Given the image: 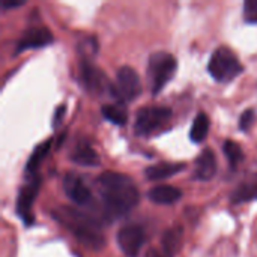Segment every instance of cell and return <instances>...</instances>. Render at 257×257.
<instances>
[{
    "mask_svg": "<svg viewBox=\"0 0 257 257\" xmlns=\"http://www.w3.org/2000/svg\"><path fill=\"white\" fill-rule=\"evenodd\" d=\"M172 110L167 107H142L136 114L134 131L137 136H149L169 123Z\"/></svg>",
    "mask_w": 257,
    "mask_h": 257,
    "instance_id": "8992f818",
    "label": "cell"
},
{
    "mask_svg": "<svg viewBox=\"0 0 257 257\" xmlns=\"http://www.w3.org/2000/svg\"><path fill=\"white\" fill-rule=\"evenodd\" d=\"M54 220L63 224L81 244L92 250H101L105 244L101 224L93 217L72 206H60L51 212Z\"/></svg>",
    "mask_w": 257,
    "mask_h": 257,
    "instance_id": "7a4b0ae2",
    "label": "cell"
},
{
    "mask_svg": "<svg viewBox=\"0 0 257 257\" xmlns=\"http://www.w3.org/2000/svg\"><path fill=\"white\" fill-rule=\"evenodd\" d=\"M257 200V173L248 175L232 193L230 202L238 205V203H245Z\"/></svg>",
    "mask_w": 257,
    "mask_h": 257,
    "instance_id": "4fadbf2b",
    "label": "cell"
},
{
    "mask_svg": "<svg viewBox=\"0 0 257 257\" xmlns=\"http://www.w3.org/2000/svg\"><path fill=\"white\" fill-rule=\"evenodd\" d=\"M148 257H166L163 253H158V251H155V250H151L149 253H148Z\"/></svg>",
    "mask_w": 257,
    "mask_h": 257,
    "instance_id": "484cf974",
    "label": "cell"
},
{
    "mask_svg": "<svg viewBox=\"0 0 257 257\" xmlns=\"http://www.w3.org/2000/svg\"><path fill=\"white\" fill-rule=\"evenodd\" d=\"M80 78L83 86L95 95H102V93H110L111 95V87L113 84L104 74V71L98 66H95L90 59H81L80 60Z\"/></svg>",
    "mask_w": 257,
    "mask_h": 257,
    "instance_id": "52a82bcc",
    "label": "cell"
},
{
    "mask_svg": "<svg viewBox=\"0 0 257 257\" xmlns=\"http://www.w3.org/2000/svg\"><path fill=\"white\" fill-rule=\"evenodd\" d=\"M209 117L206 113L200 111L196 117H194V122H193V126H191V131H190V139L194 142V143H202L206 137H208V133H209Z\"/></svg>",
    "mask_w": 257,
    "mask_h": 257,
    "instance_id": "d6986e66",
    "label": "cell"
},
{
    "mask_svg": "<svg viewBox=\"0 0 257 257\" xmlns=\"http://www.w3.org/2000/svg\"><path fill=\"white\" fill-rule=\"evenodd\" d=\"M242 65L238 56L229 47L217 48L208 63V72L220 83H229L242 72Z\"/></svg>",
    "mask_w": 257,
    "mask_h": 257,
    "instance_id": "277c9868",
    "label": "cell"
},
{
    "mask_svg": "<svg viewBox=\"0 0 257 257\" xmlns=\"http://www.w3.org/2000/svg\"><path fill=\"white\" fill-rule=\"evenodd\" d=\"M51 143H53V140L48 139V140H44L42 143H39L33 149V152L30 154V157H29V160L26 163V167H24L27 176H33V175L38 173V169H39L41 163L44 161V158L48 155V152L51 149Z\"/></svg>",
    "mask_w": 257,
    "mask_h": 257,
    "instance_id": "ac0fdd59",
    "label": "cell"
},
{
    "mask_svg": "<svg viewBox=\"0 0 257 257\" xmlns=\"http://www.w3.org/2000/svg\"><path fill=\"white\" fill-rule=\"evenodd\" d=\"M69 160L78 166L84 167H96L99 166V155L87 142H80L75 145L74 151L71 152Z\"/></svg>",
    "mask_w": 257,
    "mask_h": 257,
    "instance_id": "9a60e30c",
    "label": "cell"
},
{
    "mask_svg": "<svg viewBox=\"0 0 257 257\" xmlns=\"http://www.w3.org/2000/svg\"><path fill=\"white\" fill-rule=\"evenodd\" d=\"M27 182L20 188L18 197H17V214L21 217V220L26 224H30L32 220V205L38 196L39 187H41V176L36 173L33 176H27Z\"/></svg>",
    "mask_w": 257,
    "mask_h": 257,
    "instance_id": "ba28073f",
    "label": "cell"
},
{
    "mask_svg": "<svg viewBox=\"0 0 257 257\" xmlns=\"http://www.w3.org/2000/svg\"><path fill=\"white\" fill-rule=\"evenodd\" d=\"M187 167L185 163H170V161H163L158 164H154L145 170V176L149 181H163L167 178L175 176L176 173L182 172Z\"/></svg>",
    "mask_w": 257,
    "mask_h": 257,
    "instance_id": "5bb4252c",
    "label": "cell"
},
{
    "mask_svg": "<svg viewBox=\"0 0 257 257\" xmlns=\"http://www.w3.org/2000/svg\"><path fill=\"white\" fill-rule=\"evenodd\" d=\"M217 173V160L212 149L205 148L194 164V179L197 181H211Z\"/></svg>",
    "mask_w": 257,
    "mask_h": 257,
    "instance_id": "7c38bea8",
    "label": "cell"
},
{
    "mask_svg": "<svg viewBox=\"0 0 257 257\" xmlns=\"http://www.w3.org/2000/svg\"><path fill=\"white\" fill-rule=\"evenodd\" d=\"M244 20L250 24H257V0L244 2Z\"/></svg>",
    "mask_w": 257,
    "mask_h": 257,
    "instance_id": "7402d4cb",
    "label": "cell"
},
{
    "mask_svg": "<svg viewBox=\"0 0 257 257\" xmlns=\"http://www.w3.org/2000/svg\"><path fill=\"white\" fill-rule=\"evenodd\" d=\"M96 188L102 200L104 215L110 220L131 212L139 200L140 193L134 181L117 172H104L96 178Z\"/></svg>",
    "mask_w": 257,
    "mask_h": 257,
    "instance_id": "6da1fadb",
    "label": "cell"
},
{
    "mask_svg": "<svg viewBox=\"0 0 257 257\" xmlns=\"http://www.w3.org/2000/svg\"><path fill=\"white\" fill-rule=\"evenodd\" d=\"M148 197L157 205H173L182 197V191L173 185H157L148 191Z\"/></svg>",
    "mask_w": 257,
    "mask_h": 257,
    "instance_id": "e0dca14e",
    "label": "cell"
},
{
    "mask_svg": "<svg viewBox=\"0 0 257 257\" xmlns=\"http://www.w3.org/2000/svg\"><path fill=\"white\" fill-rule=\"evenodd\" d=\"M65 111H66V107H65V105H59V107L56 108V113H54V117H53V125H54V126H56L59 122H62Z\"/></svg>",
    "mask_w": 257,
    "mask_h": 257,
    "instance_id": "cb8c5ba5",
    "label": "cell"
},
{
    "mask_svg": "<svg viewBox=\"0 0 257 257\" xmlns=\"http://www.w3.org/2000/svg\"><path fill=\"white\" fill-rule=\"evenodd\" d=\"M223 152H224L229 164L232 166V169H235L244 160V151H242V148L236 142H233V140H226L224 142Z\"/></svg>",
    "mask_w": 257,
    "mask_h": 257,
    "instance_id": "44dd1931",
    "label": "cell"
},
{
    "mask_svg": "<svg viewBox=\"0 0 257 257\" xmlns=\"http://www.w3.org/2000/svg\"><path fill=\"white\" fill-rule=\"evenodd\" d=\"M182 236H184L182 226L175 224L169 227L161 238V248H163L161 253L166 257H175L182 245Z\"/></svg>",
    "mask_w": 257,
    "mask_h": 257,
    "instance_id": "2e32d148",
    "label": "cell"
},
{
    "mask_svg": "<svg viewBox=\"0 0 257 257\" xmlns=\"http://www.w3.org/2000/svg\"><path fill=\"white\" fill-rule=\"evenodd\" d=\"M254 117H256L254 110H253V108H247V110L241 114V117H239V130H242V131L247 133V131L250 130V126L253 125Z\"/></svg>",
    "mask_w": 257,
    "mask_h": 257,
    "instance_id": "603a6c76",
    "label": "cell"
},
{
    "mask_svg": "<svg viewBox=\"0 0 257 257\" xmlns=\"http://www.w3.org/2000/svg\"><path fill=\"white\" fill-rule=\"evenodd\" d=\"M102 116L114 125H125L128 120V113L122 104H105L101 108Z\"/></svg>",
    "mask_w": 257,
    "mask_h": 257,
    "instance_id": "ffe728a7",
    "label": "cell"
},
{
    "mask_svg": "<svg viewBox=\"0 0 257 257\" xmlns=\"http://www.w3.org/2000/svg\"><path fill=\"white\" fill-rule=\"evenodd\" d=\"M178 69V60L167 51H155L149 56L148 77L154 95L160 93L163 87L173 78Z\"/></svg>",
    "mask_w": 257,
    "mask_h": 257,
    "instance_id": "3957f363",
    "label": "cell"
},
{
    "mask_svg": "<svg viewBox=\"0 0 257 257\" xmlns=\"http://www.w3.org/2000/svg\"><path fill=\"white\" fill-rule=\"evenodd\" d=\"M53 42V33L45 26L29 27L15 45V53H21L30 48H41Z\"/></svg>",
    "mask_w": 257,
    "mask_h": 257,
    "instance_id": "8fae6325",
    "label": "cell"
},
{
    "mask_svg": "<svg viewBox=\"0 0 257 257\" xmlns=\"http://www.w3.org/2000/svg\"><path fill=\"white\" fill-rule=\"evenodd\" d=\"M116 239H117L119 248L123 251L125 256L137 257L145 242V232L137 224H128V226H123L117 232Z\"/></svg>",
    "mask_w": 257,
    "mask_h": 257,
    "instance_id": "9c48e42d",
    "label": "cell"
},
{
    "mask_svg": "<svg viewBox=\"0 0 257 257\" xmlns=\"http://www.w3.org/2000/svg\"><path fill=\"white\" fill-rule=\"evenodd\" d=\"M63 190L65 194L80 206H89L93 202L90 190L86 187L83 179L74 172H69L63 176Z\"/></svg>",
    "mask_w": 257,
    "mask_h": 257,
    "instance_id": "30bf717a",
    "label": "cell"
},
{
    "mask_svg": "<svg viewBox=\"0 0 257 257\" xmlns=\"http://www.w3.org/2000/svg\"><path fill=\"white\" fill-rule=\"evenodd\" d=\"M143 90L140 77L137 71L131 66H122L116 72V80L111 87V96L117 104H125L134 101Z\"/></svg>",
    "mask_w": 257,
    "mask_h": 257,
    "instance_id": "5b68a950",
    "label": "cell"
},
{
    "mask_svg": "<svg viewBox=\"0 0 257 257\" xmlns=\"http://www.w3.org/2000/svg\"><path fill=\"white\" fill-rule=\"evenodd\" d=\"M23 5H24V2H9V0H6V2H3V9L8 11V9H14V8H20Z\"/></svg>",
    "mask_w": 257,
    "mask_h": 257,
    "instance_id": "d4e9b609",
    "label": "cell"
}]
</instances>
